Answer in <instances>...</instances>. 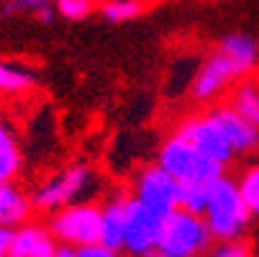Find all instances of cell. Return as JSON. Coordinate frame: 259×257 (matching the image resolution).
I'll return each instance as SVG.
<instances>
[{
  "label": "cell",
  "mask_w": 259,
  "mask_h": 257,
  "mask_svg": "<svg viewBox=\"0 0 259 257\" xmlns=\"http://www.w3.org/2000/svg\"><path fill=\"white\" fill-rule=\"evenodd\" d=\"M203 216L210 227L213 239H218V242L241 239V234L249 227L251 211L241 196L239 182L226 177V175H218L210 186V196H208Z\"/></svg>",
  "instance_id": "1"
},
{
  "label": "cell",
  "mask_w": 259,
  "mask_h": 257,
  "mask_svg": "<svg viewBox=\"0 0 259 257\" xmlns=\"http://www.w3.org/2000/svg\"><path fill=\"white\" fill-rule=\"evenodd\" d=\"M213 234L203 213H193L188 208H175L164 216L157 252L162 257H193L210 247Z\"/></svg>",
  "instance_id": "2"
},
{
  "label": "cell",
  "mask_w": 259,
  "mask_h": 257,
  "mask_svg": "<svg viewBox=\"0 0 259 257\" xmlns=\"http://www.w3.org/2000/svg\"><path fill=\"white\" fill-rule=\"evenodd\" d=\"M157 165H162L180 182L182 180H215L218 175H224V165H218L215 160L203 155L193 141H188L180 134L169 136L162 144Z\"/></svg>",
  "instance_id": "3"
},
{
  "label": "cell",
  "mask_w": 259,
  "mask_h": 257,
  "mask_svg": "<svg viewBox=\"0 0 259 257\" xmlns=\"http://www.w3.org/2000/svg\"><path fill=\"white\" fill-rule=\"evenodd\" d=\"M100 218H103V208L93 203H69L54 211L49 229L59 242L82 247V244L100 242Z\"/></svg>",
  "instance_id": "4"
},
{
  "label": "cell",
  "mask_w": 259,
  "mask_h": 257,
  "mask_svg": "<svg viewBox=\"0 0 259 257\" xmlns=\"http://www.w3.org/2000/svg\"><path fill=\"white\" fill-rule=\"evenodd\" d=\"M90 186V172L88 167L82 165H75V167H67L57 175H52L47 182H41L39 188L33 191L31 196V203L41 211H57V208H64L69 203L80 201V196L88 191Z\"/></svg>",
  "instance_id": "5"
},
{
  "label": "cell",
  "mask_w": 259,
  "mask_h": 257,
  "mask_svg": "<svg viewBox=\"0 0 259 257\" xmlns=\"http://www.w3.org/2000/svg\"><path fill=\"white\" fill-rule=\"evenodd\" d=\"M164 216L146 208L136 198H126V237L123 249L131 254H154L159 244Z\"/></svg>",
  "instance_id": "6"
},
{
  "label": "cell",
  "mask_w": 259,
  "mask_h": 257,
  "mask_svg": "<svg viewBox=\"0 0 259 257\" xmlns=\"http://www.w3.org/2000/svg\"><path fill=\"white\" fill-rule=\"evenodd\" d=\"M180 136H185L188 141H193L203 155H208L210 160H215L218 165H229L231 157L236 155L234 146H231V139L226 134V129L221 126L218 116L215 114H208V116H195L190 121H185L180 129H177Z\"/></svg>",
  "instance_id": "7"
},
{
  "label": "cell",
  "mask_w": 259,
  "mask_h": 257,
  "mask_svg": "<svg viewBox=\"0 0 259 257\" xmlns=\"http://www.w3.org/2000/svg\"><path fill=\"white\" fill-rule=\"evenodd\" d=\"M134 198L141 201L146 208L167 216L180 206V180L172 177L162 165L146 167L134 186Z\"/></svg>",
  "instance_id": "8"
},
{
  "label": "cell",
  "mask_w": 259,
  "mask_h": 257,
  "mask_svg": "<svg viewBox=\"0 0 259 257\" xmlns=\"http://www.w3.org/2000/svg\"><path fill=\"white\" fill-rule=\"evenodd\" d=\"M236 78H241L239 67L224 54V52H215L213 57L205 59V64L198 69L195 83H193V93L200 100H210L215 95L224 93Z\"/></svg>",
  "instance_id": "9"
},
{
  "label": "cell",
  "mask_w": 259,
  "mask_h": 257,
  "mask_svg": "<svg viewBox=\"0 0 259 257\" xmlns=\"http://www.w3.org/2000/svg\"><path fill=\"white\" fill-rule=\"evenodd\" d=\"M57 237L49 227L41 224H18L13 229L11 257H54Z\"/></svg>",
  "instance_id": "10"
},
{
  "label": "cell",
  "mask_w": 259,
  "mask_h": 257,
  "mask_svg": "<svg viewBox=\"0 0 259 257\" xmlns=\"http://www.w3.org/2000/svg\"><path fill=\"white\" fill-rule=\"evenodd\" d=\"M213 114L218 116L221 126L226 129L236 155H251V152L259 150V126L256 124L244 119L239 111H234L231 105L229 108H215Z\"/></svg>",
  "instance_id": "11"
},
{
  "label": "cell",
  "mask_w": 259,
  "mask_h": 257,
  "mask_svg": "<svg viewBox=\"0 0 259 257\" xmlns=\"http://www.w3.org/2000/svg\"><path fill=\"white\" fill-rule=\"evenodd\" d=\"M31 206V196L23 188H18L13 180H0V227L16 229L28 222Z\"/></svg>",
  "instance_id": "12"
},
{
  "label": "cell",
  "mask_w": 259,
  "mask_h": 257,
  "mask_svg": "<svg viewBox=\"0 0 259 257\" xmlns=\"http://www.w3.org/2000/svg\"><path fill=\"white\" fill-rule=\"evenodd\" d=\"M123 237H126V198H116L103 208L100 242L118 254L123 249Z\"/></svg>",
  "instance_id": "13"
},
{
  "label": "cell",
  "mask_w": 259,
  "mask_h": 257,
  "mask_svg": "<svg viewBox=\"0 0 259 257\" xmlns=\"http://www.w3.org/2000/svg\"><path fill=\"white\" fill-rule=\"evenodd\" d=\"M218 52H224L236 67L241 75L254 69V64L259 62V44L251 39L249 33H229L224 42H221Z\"/></svg>",
  "instance_id": "14"
},
{
  "label": "cell",
  "mask_w": 259,
  "mask_h": 257,
  "mask_svg": "<svg viewBox=\"0 0 259 257\" xmlns=\"http://www.w3.org/2000/svg\"><path fill=\"white\" fill-rule=\"evenodd\" d=\"M23 165L21 141L8 121L0 119V180H16Z\"/></svg>",
  "instance_id": "15"
},
{
  "label": "cell",
  "mask_w": 259,
  "mask_h": 257,
  "mask_svg": "<svg viewBox=\"0 0 259 257\" xmlns=\"http://www.w3.org/2000/svg\"><path fill=\"white\" fill-rule=\"evenodd\" d=\"M54 3L57 0H6L0 16L11 18V16H33L41 23H52L54 21Z\"/></svg>",
  "instance_id": "16"
},
{
  "label": "cell",
  "mask_w": 259,
  "mask_h": 257,
  "mask_svg": "<svg viewBox=\"0 0 259 257\" xmlns=\"http://www.w3.org/2000/svg\"><path fill=\"white\" fill-rule=\"evenodd\" d=\"M33 83H36V78L31 69L13 64V62H0V93H6V95L26 93L33 88Z\"/></svg>",
  "instance_id": "17"
},
{
  "label": "cell",
  "mask_w": 259,
  "mask_h": 257,
  "mask_svg": "<svg viewBox=\"0 0 259 257\" xmlns=\"http://www.w3.org/2000/svg\"><path fill=\"white\" fill-rule=\"evenodd\" d=\"M213 180H182L180 182V208H188L193 213H203Z\"/></svg>",
  "instance_id": "18"
},
{
  "label": "cell",
  "mask_w": 259,
  "mask_h": 257,
  "mask_svg": "<svg viewBox=\"0 0 259 257\" xmlns=\"http://www.w3.org/2000/svg\"><path fill=\"white\" fill-rule=\"evenodd\" d=\"M231 108L239 111L244 119H249L251 124L259 126V85H241L234 93Z\"/></svg>",
  "instance_id": "19"
},
{
  "label": "cell",
  "mask_w": 259,
  "mask_h": 257,
  "mask_svg": "<svg viewBox=\"0 0 259 257\" xmlns=\"http://www.w3.org/2000/svg\"><path fill=\"white\" fill-rule=\"evenodd\" d=\"M239 188H241V196L251 211V216H259V165L249 167L241 180H239Z\"/></svg>",
  "instance_id": "20"
},
{
  "label": "cell",
  "mask_w": 259,
  "mask_h": 257,
  "mask_svg": "<svg viewBox=\"0 0 259 257\" xmlns=\"http://www.w3.org/2000/svg\"><path fill=\"white\" fill-rule=\"evenodd\" d=\"M139 13H141V3H136V0H108L103 8V16L113 23L134 21Z\"/></svg>",
  "instance_id": "21"
},
{
  "label": "cell",
  "mask_w": 259,
  "mask_h": 257,
  "mask_svg": "<svg viewBox=\"0 0 259 257\" xmlns=\"http://www.w3.org/2000/svg\"><path fill=\"white\" fill-rule=\"evenodd\" d=\"M54 8L67 21H82L93 11V0H57Z\"/></svg>",
  "instance_id": "22"
},
{
  "label": "cell",
  "mask_w": 259,
  "mask_h": 257,
  "mask_svg": "<svg viewBox=\"0 0 259 257\" xmlns=\"http://www.w3.org/2000/svg\"><path fill=\"white\" fill-rule=\"evenodd\" d=\"M213 254L215 257H246L249 247L241 239H224V242H218V247H213Z\"/></svg>",
  "instance_id": "23"
},
{
  "label": "cell",
  "mask_w": 259,
  "mask_h": 257,
  "mask_svg": "<svg viewBox=\"0 0 259 257\" xmlns=\"http://www.w3.org/2000/svg\"><path fill=\"white\" fill-rule=\"evenodd\" d=\"M116 252L108 249L103 242H93V244H82L77 247V257H113Z\"/></svg>",
  "instance_id": "24"
},
{
  "label": "cell",
  "mask_w": 259,
  "mask_h": 257,
  "mask_svg": "<svg viewBox=\"0 0 259 257\" xmlns=\"http://www.w3.org/2000/svg\"><path fill=\"white\" fill-rule=\"evenodd\" d=\"M11 242H13V229L11 227H0V257L11 254Z\"/></svg>",
  "instance_id": "25"
},
{
  "label": "cell",
  "mask_w": 259,
  "mask_h": 257,
  "mask_svg": "<svg viewBox=\"0 0 259 257\" xmlns=\"http://www.w3.org/2000/svg\"><path fill=\"white\" fill-rule=\"evenodd\" d=\"M105 3H108V0H105Z\"/></svg>",
  "instance_id": "26"
}]
</instances>
